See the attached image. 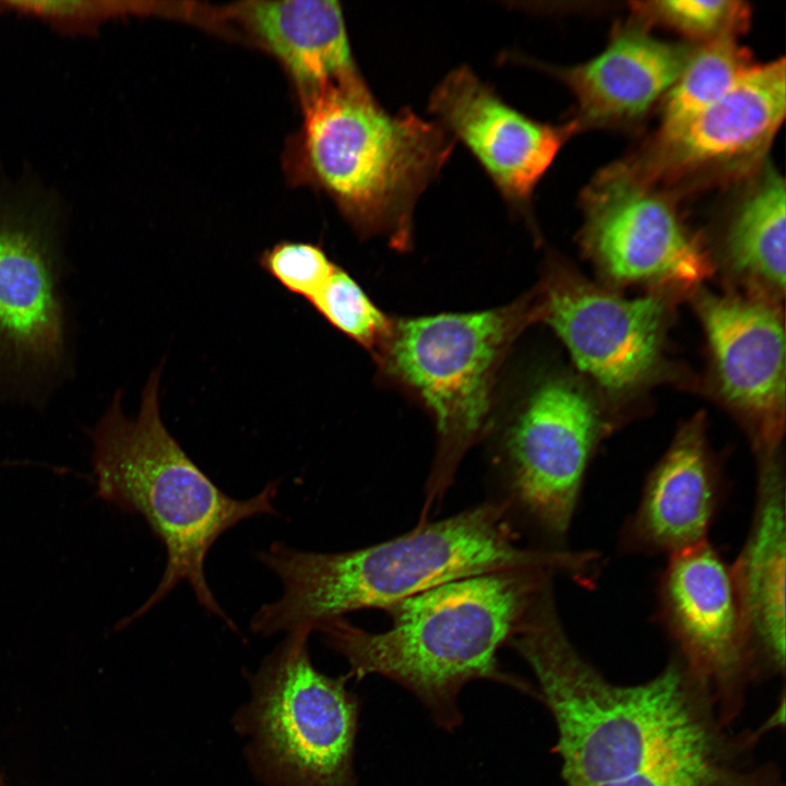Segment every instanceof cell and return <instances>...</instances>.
I'll list each match as a JSON object with an SVG mask.
<instances>
[{"instance_id": "obj_18", "label": "cell", "mask_w": 786, "mask_h": 786, "mask_svg": "<svg viewBox=\"0 0 786 786\" xmlns=\"http://www.w3.org/2000/svg\"><path fill=\"white\" fill-rule=\"evenodd\" d=\"M695 47L665 41L631 26L619 31L593 59L557 70L577 103L575 129L640 118L667 94Z\"/></svg>"}, {"instance_id": "obj_8", "label": "cell", "mask_w": 786, "mask_h": 786, "mask_svg": "<svg viewBox=\"0 0 786 786\" xmlns=\"http://www.w3.org/2000/svg\"><path fill=\"white\" fill-rule=\"evenodd\" d=\"M62 218L34 184L0 189V400L43 405L70 376Z\"/></svg>"}, {"instance_id": "obj_20", "label": "cell", "mask_w": 786, "mask_h": 786, "mask_svg": "<svg viewBox=\"0 0 786 786\" xmlns=\"http://www.w3.org/2000/svg\"><path fill=\"white\" fill-rule=\"evenodd\" d=\"M785 181L766 167L737 205L725 238L731 267L775 294L785 288Z\"/></svg>"}, {"instance_id": "obj_24", "label": "cell", "mask_w": 786, "mask_h": 786, "mask_svg": "<svg viewBox=\"0 0 786 786\" xmlns=\"http://www.w3.org/2000/svg\"><path fill=\"white\" fill-rule=\"evenodd\" d=\"M259 264L285 289L308 301L321 290L337 266L321 246L290 240L264 250Z\"/></svg>"}, {"instance_id": "obj_9", "label": "cell", "mask_w": 786, "mask_h": 786, "mask_svg": "<svg viewBox=\"0 0 786 786\" xmlns=\"http://www.w3.org/2000/svg\"><path fill=\"white\" fill-rule=\"evenodd\" d=\"M609 428L585 388L564 373L532 383L502 428L505 500L553 548H563L588 465Z\"/></svg>"}, {"instance_id": "obj_12", "label": "cell", "mask_w": 786, "mask_h": 786, "mask_svg": "<svg viewBox=\"0 0 786 786\" xmlns=\"http://www.w3.org/2000/svg\"><path fill=\"white\" fill-rule=\"evenodd\" d=\"M534 323L565 345L577 368L611 393L643 384L660 361L667 307L652 295L628 299L560 266L532 294Z\"/></svg>"}, {"instance_id": "obj_6", "label": "cell", "mask_w": 786, "mask_h": 786, "mask_svg": "<svg viewBox=\"0 0 786 786\" xmlns=\"http://www.w3.org/2000/svg\"><path fill=\"white\" fill-rule=\"evenodd\" d=\"M532 323L531 294L484 311L392 319L373 357L388 380L426 408L437 436L422 516L444 497L468 450L488 433L499 369Z\"/></svg>"}, {"instance_id": "obj_1", "label": "cell", "mask_w": 786, "mask_h": 786, "mask_svg": "<svg viewBox=\"0 0 786 786\" xmlns=\"http://www.w3.org/2000/svg\"><path fill=\"white\" fill-rule=\"evenodd\" d=\"M508 643L555 720L564 786H783L755 754L765 724L734 731L675 655L645 681H611L573 644L552 594Z\"/></svg>"}, {"instance_id": "obj_16", "label": "cell", "mask_w": 786, "mask_h": 786, "mask_svg": "<svg viewBox=\"0 0 786 786\" xmlns=\"http://www.w3.org/2000/svg\"><path fill=\"white\" fill-rule=\"evenodd\" d=\"M726 489L698 415L678 430L647 475L639 504L620 531L619 552L670 557L708 541Z\"/></svg>"}, {"instance_id": "obj_14", "label": "cell", "mask_w": 786, "mask_h": 786, "mask_svg": "<svg viewBox=\"0 0 786 786\" xmlns=\"http://www.w3.org/2000/svg\"><path fill=\"white\" fill-rule=\"evenodd\" d=\"M696 307L718 388L748 422L758 458L778 453L785 408L782 315L759 297L702 293Z\"/></svg>"}, {"instance_id": "obj_23", "label": "cell", "mask_w": 786, "mask_h": 786, "mask_svg": "<svg viewBox=\"0 0 786 786\" xmlns=\"http://www.w3.org/2000/svg\"><path fill=\"white\" fill-rule=\"evenodd\" d=\"M633 10L645 20L678 31L702 43L736 37L750 20V9L736 0H659L634 2Z\"/></svg>"}, {"instance_id": "obj_13", "label": "cell", "mask_w": 786, "mask_h": 786, "mask_svg": "<svg viewBox=\"0 0 786 786\" xmlns=\"http://www.w3.org/2000/svg\"><path fill=\"white\" fill-rule=\"evenodd\" d=\"M429 111L461 141L505 202L524 213L536 184L575 131L536 121L507 104L469 68L452 70L429 97Z\"/></svg>"}, {"instance_id": "obj_7", "label": "cell", "mask_w": 786, "mask_h": 786, "mask_svg": "<svg viewBox=\"0 0 786 786\" xmlns=\"http://www.w3.org/2000/svg\"><path fill=\"white\" fill-rule=\"evenodd\" d=\"M300 628L247 674L250 696L233 716L245 759L262 786H356L359 703L345 676L315 668Z\"/></svg>"}, {"instance_id": "obj_25", "label": "cell", "mask_w": 786, "mask_h": 786, "mask_svg": "<svg viewBox=\"0 0 786 786\" xmlns=\"http://www.w3.org/2000/svg\"><path fill=\"white\" fill-rule=\"evenodd\" d=\"M145 10L143 3L121 1H0V14L38 19L67 35L95 34L109 19Z\"/></svg>"}, {"instance_id": "obj_19", "label": "cell", "mask_w": 786, "mask_h": 786, "mask_svg": "<svg viewBox=\"0 0 786 786\" xmlns=\"http://www.w3.org/2000/svg\"><path fill=\"white\" fill-rule=\"evenodd\" d=\"M227 12L279 62L298 97L358 71L336 1H247Z\"/></svg>"}, {"instance_id": "obj_5", "label": "cell", "mask_w": 786, "mask_h": 786, "mask_svg": "<svg viewBox=\"0 0 786 786\" xmlns=\"http://www.w3.org/2000/svg\"><path fill=\"white\" fill-rule=\"evenodd\" d=\"M160 371L159 367L150 374L134 417L123 412L122 393L118 391L87 429L97 497L123 512L141 515L166 550L165 570L155 591L118 628L147 612L184 581L206 611L234 629L206 582L205 558L214 543L239 522L278 514L273 500L279 483L270 481L246 500L223 492L164 425Z\"/></svg>"}, {"instance_id": "obj_21", "label": "cell", "mask_w": 786, "mask_h": 786, "mask_svg": "<svg viewBox=\"0 0 786 786\" xmlns=\"http://www.w3.org/2000/svg\"><path fill=\"white\" fill-rule=\"evenodd\" d=\"M736 37H722L695 47L666 94L658 135L671 133L725 95L753 66Z\"/></svg>"}, {"instance_id": "obj_4", "label": "cell", "mask_w": 786, "mask_h": 786, "mask_svg": "<svg viewBox=\"0 0 786 786\" xmlns=\"http://www.w3.org/2000/svg\"><path fill=\"white\" fill-rule=\"evenodd\" d=\"M299 100L302 121L285 154L290 181L325 193L359 236L408 250L415 205L453 138L410 109L385 110L359 71Z\"/></svg>"}, {"instance_id": "obj_3", "label": "cell", "mask_w": 786, "mask_h": 786, "mask_svg": "<svg viewBox=\"0 0 786 786\" xmlns=\"http://www.w3.org/2000/svg\"><path fill=\"white\" fill-rule=\"evenodd\" d=\"M564 572L536 565L474 575L418 593L384 610L392 626L369 632L344 618L317 628L342 655L347 679L380 675L413 692L445 729L461 723L462 688L477 679L535 688L504 672L498 652L509 642L541 590Z\"/></svg>"}, {"instance_id": "obj_22", "label": "cell", "mask_w": 786, "mask_h": 786, "mask_svg": "<svg viewBox=\"0 0 786 786\" xmlns=\"http://www.w3.org/2000/svg\"><path fill=\"white\" fill-rule=\"evenodd\" d=\"M333 327L372 356L385 341L392 319L386 317L350 274L338 265L309 301Z\"/></svg>"}, {"instance_id": "obj_2", "label": "cell", "mask_w": 786, "mask_h": 786, "mask_svg": "<svg viewBox=\"0 0 786 786\" xmlns=\"http://www.w3.org/2000/svg\"><path fill=\"white\" fill-rule=\"evenodd\" d=\"M504 499L438 522H420L393 539L342 552H310L274 543L260 561L282 581L283 594L254 614L250 628L269 636L381 608L441 584L504 570L552 565L574 579L584 551L523 547Z\"/></svg>"}, {"instance_id": "obj_17", "label": "cell", "mask_w": 786, "mask_h": 786, "mask_svg": "<svg viewBox=\"0 0 786 786\" xmlns=\"http://www.w3.org/2000/svg\"><path fill=\"white\" fill-rule=\"evenodd\" d=\"M750 531L731 567L759 681L785 670V472L779 453L759 460Z\"/></svg>"}, {"instance_id": "obj_15", "label": "cell", "mask_w": 786, "mask_h": 786, "mask_svg": "<svg viewBox=\"0 0 786 786\" xmlns=\"http://www.w3.org/2000/svg\"><path fill=\"white\" fill-rule=\"evenodd\" d=\"M784 59L753 64L719 99L678 130L658 135L636 171L647 181L679 180L750 166L785 117Z\"/></svg>"}, {"instance_id": "obj_10", "label": "cell", "mask_w": 786, "mask_h": 786, "mask_svg": "<svg viewBox=\"0 0 786 786\" xmlns=\"http://www.w3.org/2000/svg\"><path fill=\"white\" fill-rule=\"evenodd\" d=\"M656 618L674 655L731 725L759 677L731 567L708 541L668 557Z\"/></svg>"}, {"instance_id": "obj_11", "label": "cell", "mask_w": 786, "mask_h": 786, "mask_svg": "<svg viewBox=\"0 0 786 786\" xmlns=\"http://www.w3.org/2000/svg\"><path fill=\"white\" fill-rule=\"evenodd\" d=\"M582 201L583 245L614 281L691 288L710 274L706 254L672 203L632 165L604 169Z\"/></svg>"}]
</instances>
